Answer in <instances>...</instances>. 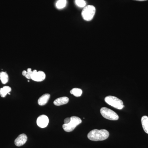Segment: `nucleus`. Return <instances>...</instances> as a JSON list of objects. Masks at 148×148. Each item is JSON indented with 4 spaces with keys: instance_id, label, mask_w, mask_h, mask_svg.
<instances>
[{
    "instance_id": "13",
    "label": "nucleus",
    "mask_w": 148,
    "mask_h": 148,
    "mask_svg": "<svg viewBox=\"0 0 148 148\" xmlns=\"http://www.w3.org/2000/svg\"><path fill=\"white\" fill-rule=\"evenodd\" d=\"M0 80L3 84H5L8 82V75L6 72H1L0 73Z\"/></svg>"
},
{
    "instance_id": "11",
    "label": "nucleus",
    "mask_w": 148,
    "mask_h": 148,
    "mask_svg": "<svg viewBox=\"0 0 148 148\" xmlns=\"http://www.w3.org/2000/svg\"><path fill=\"white\" fill-rule=\"evenodd\" d=\"M142 126L145 132L148 134V117L144 116L141 119Z\"/></svg>"
},
{
    "instance_id": "15",
    "label": "nucleus",
    "mask_w": 148,
    "mask_h": 148,
    "mask_svg": "<svg viewBox=\"0 0 148 148\" xmlns=\"http://www.w3.org/2000/svg\"><path fill=\"white\" fill-rule=\"evenodd\" d=\"M67 3L66 0H58L56 3V7L58 9L64 8Z\"/></svg>"
},
{
    "instance_id": "12",
    "label": "nucleus",
    "mask_w": 148,
    "mask_h": 148,
    "mask_svg": "<svg viewBox=\"0 0 148 148\" xmlns=\"http://www.w3.org/2000/svg\"><path fill=\"white\" fill-rule=\"evenodd\" d=\"M11 91V88L10 86H5L0 88V95L2 98H5L7 94Z\"/></svg>"
},
{
    "instance_id": "9",
    "label": "nucleus",
    "mask_w": 148,
    "mask_h": 148,
    "mask_svg": "<svg viewBox=\"0 0 148 148\" xmlns=\"http://www.w3.org/2000/svg\"><path fill=\"white\" fill-rule=\"evenodd\" d=\"M69 99L67 97H62L57 98L53 102V104L55 106H61L65 105L69 103Z\"/></svg>"
},
{
    "instance_id": "18",
    "label": "nucleus",
    "mask_w": 148,
    "mask_h": 148,
    "mask_svg": "<svg viewBox=\"0 0 148 148\" xmlns=\"http://www.w3.org/2000/svg\"><path fill=\"white\" fill-rule=\"evenodd\" d=\"M71 121V118H67L65 119L64 121V124H68Z\"/></svg>"
},
{
    "instance_id": "7",
    "label": "nucleus",
    "mask_w": 148,
    "mask_h": 148,
    "mask_svg": "<svg viewBox=\"0 0 148 148\" xmlns=\"http://www.w3.org/2000/svg\"><path fill=\"white\" fill-rule=\"evenodd\" d=\"M49 122L48 117L45 115H42L38 118L37 125L41 128H45L47 126Z\"/></svg>"
},
{
    "instance_id": "2",
    "label": "nucleus",
    "mask_w": 148,
    "mask_h": 148,
    "mask_svg": "<svg viewBox=\"0 0 148 148\" xmlns=\"http://www.w3.org/2000/svg\"><path fill=\"white\" fill-rule=\"evenodd\" d=\"M71 118V121L69 123L63 124V129L66 132H72L77 125L82 123V121L78 117L73 116Z\"/></svg>"
},
{
    "instance_id": "19",
    "label": "nucleus",
    "mask_w": 148,
    "mask_h": 148,
    "mask_svg": "<svg viewBox=\"0 0 148 148\" xmlns=\"http://www.w3.org/2000/svg\"><path fill=\"white\" fill-rule=\"evenodd\" d=\"M135 1H147V0H135Z\"/></svg>"
},
{
    "instance_id": "10",
    "label": "nucleus",
    "mask_w": 148,
    "mask_h": 148,
    "mask_svg": "<svg viewBox=\"0 0 148 148\" xmlns=\"http://www.w3.org/2000/svg\"><path fill=\"white\" fill-rule=\"evenodd\" d=\"M50 94L46 93L42 95L38 100V104L40 106H44L47 103L50 98Z\"/></svg>"
},
{
    "instance_id": "3",
    "label": "nucleus",
    "mask_w": 148,
    "mask_h": 148,
    "mask_svg": "<svg viewBox=\"0 0 148 148\" xmlns=\"http://www.w3.org/2000/svg\"><path fill=\"white\" fill-rule=\"evenodd\" d=\"M105 101L108 105L115 108L121 110L123 108V101L115 96L112 95L107 96L105 98Z\"/></svg>"
},
{
    "instance_id": "16",
    "label": "nucleus",
    "mask_w": 148,
    "mask_h": 148,
    "mask_svg": "<svg viewBox=\"0 0 148 148\" xmlns=\"http://www.w3.org/2000/svg\"><path fill=\"white\" fill-rule=\"evenodd\" d=\"M32 73H33V71H32V69L31 68H29L27 69V71H24L22 73L23 75L26 77L28 79H31Z\"/></svg>"
},
{
    "instance_id": "1",
    "label": "nucleus",
    "mask_w": 148,
    "mask_h": 148,
    "mask_svg": "<svg viewBox=\"0 0 148 148\" xmlns=\"http://www.w3.org/2000/svg\"><path fill=\"white\" fill-rule=\"evenodd\" d=\"M110 133L106 129H94L90 131L88 134L89 140L92 141H103L108 139Z\"/></svg>"
},
{
    "instance_id": "5",
    "label": "nucleus",
    "mask_w": 148,
    "mask_h": 148,
    "mask_svg": "<svg viewBox=\"0 0 148 148\" xmlns=\"http://www.w3.org/2000/svg\"><path fill=\"white\" fill-rule=\"evenodd\" d=\"M100 112L102 116L106 119L116 121L119 119L118 115L115 112L106 107L101 108Z\"/></svg>"
},
{
    "instance_id": "4",
    "label": "nucleus",
    "mask_w": 148,
    "mask_h": 148,
    "mask_svg": "<svg viewBox=\"0 0 148 148\" xmlns=\"http://www.w3.org/2000/svg\"><path fill=\"white\" fill-rule=\"evenodd\" d=\"M95 8L94 6H86L82 12L83 18L86 21H89L92 20L95 13Z\"/></svg>"
},
{
    "instance_id": "17",
    "label": "nucleus",
    "mask_w": 148,
    "mask_h": 148,
    "mask_svg": "<svg viewBox=\"0 0 148 148\" xmlns=\"http://www.w3.org/2000/svg\"><path fill=\"white\" fill-rule=\"evenodd\" d=\"M75 3L78 6L81 8L85 7L86 3L84 0H75Z\"/></svg>"
},
{
    "instance_id": "8",
    "label": "nucleus",
    "mask_w": 148,
    "mask_h": 148,
    "mask_svg": "<svg viewBox=\"0 0 148 148\" xmlns=\"http://www.w3.org/2000/svg\"><path fill=\"white\" fill-rule=\"evenodd\" d=\"M27 140V135L25 134H21L15 139L14 144L17 147H21L26 143Z\"/></svg>"
},
{
    "instance_id": "6",
    "label": "nucleus",
    "mask_w": 148,
    "mask_h": 148,
    "mask_svg": "<svg viewBox=\"0 0 148 148\" xmlns=\"http://www.w3.org/2000/svg\"><path fill=\"white\" fill-rule=\"evenodd\" d=\"M46 75L44 72L42 71H38L37 70H34L33 71V73L31 79L36 82H42L45 79Z\"/></svg>"
},
{
    "instance_id": "14",
    "label": "nucleus",
    "mask_w": 148,
    "mask_h": 148,
    "mask_svg": "<svg viewBox=\"0 0 148 148\" xmlns=\"http://www.w3.org/2000/svg\"><path fill=\"white\" fill-rule=\"evenodd\" d=\"M71 94H73L76 97H78L81 96L82 94V90L80 88H73L70 91Z\"/></svg>"
}]
</instances>
